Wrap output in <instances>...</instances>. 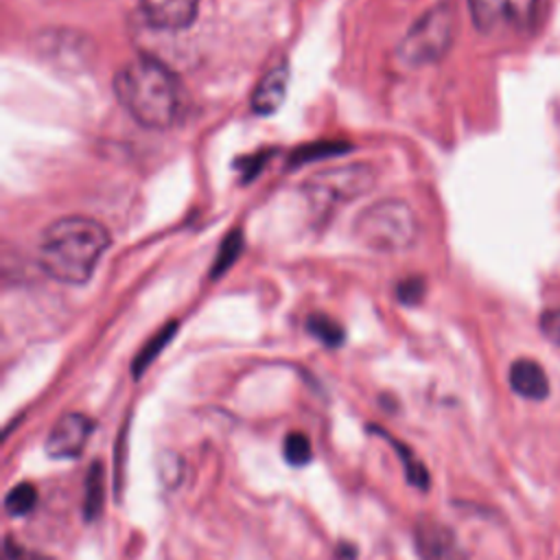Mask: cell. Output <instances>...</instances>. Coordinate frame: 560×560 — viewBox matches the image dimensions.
Listing matches in <instances>:
<instances>
[{
    "label": "cell",
    "instance_id": "6da1fadb",
    "mask_svg": "<svg viewBox=\"0 0 560 560\" xmlns=\"http://www.w3.org/2000/svg\"><path fill=\"white\" fill-rule=\"evenodd\" d=\"M114 94L122 109L147 129H171L184 112L182 81L153 57H136L118 68Z\"/></svg>",
    "mask_w": 560,
    "mask_h": 560
},
{
    "label": "cell",
    "instance_id": "7a4b0ae2",
    "mask_svg": "<svg viewBox=\"0 0 560 560\" xmlns=\"http://www.w3.org/2000/svg\"><path fill=\"white\" fill-rule=\"evenodd\" d=\"M109 247V232L90 217L72 214L50 223L37 245V262L46 276L63 284H83Z\"/></svg>",
    "mask_w": 560,
    "mask_h": 560
},
{
    "label": "cell",
    "instance_id": "3957f363",
    "mask_svg": "<svg viewBox=\"0 0 560 560\" xmlns=\"http://www.w3.org/2000/svg\"><path fill=\"white\" fill-rule=\"evenodd\" d=\"M357 238L374 252H402L418 236V223L411 208L400 199H383L368 206L354 223Z\"/></svg>",
    "mask_w": 560,
    "mask_h": 560
},
{
    "label": "cell",
    "instance_id": "277c9868",
    "mask_svg": "<svg viewBox=\"0 0 560 560\" xmlns=\"http://www.w3.org/2000/svg\"><path fill=\"white\" fill-rule=\"evenodd\" d=\"M455 35V13L448 4H435L424 11L407 31L398 55L407 66L435 63L446 55Z\"/></svg>",
    "mask_w": 560,
    "mask_h": 560
},
{
    "label": "cell",
    "instance_id": "5b68a950",
    "mask_svg": "<svg viewBox=\"0 0 560 560\" xmlns=\"http://www.w3.org/2000/svg\"><path fill=\"white\" fill-rule=\"evenodd\" d=\"M374 173L365 164L337 166L322 173H315L304 184V192L315 210H335L354 197L372 188Z\"/></svg>",
    "mask_w": 560,
    "mask_h": 560
},
{
    "label": "cell",
    "instance_id": "8992f818",
    "mask_svg": "<svg viewBox=\"0 0 560 560\" xmlns=\"http://www.w3.org/2000/svg\"><path fill=\"white\" fill-rule=\"evenodd\" d=\"M542 0H468L472 24L483 35H516L534 26Z\"/></svg>",
    "mask_w": 560,
    "mask_h": 560
},
{
    "label": "cell",
    "instance_id": "52a82bcc",
    "mask_svg": "<svg viewBox=\"0 0 560 560\" xmlns=\"http://www.w3.org/2000/svg\"><path fill=\"white\" fill-rule=\"evenodd\" d=\"M94 422L83 413L63 416L46 438V455L52 459H70L79 457L92 435Z\"/></svg>",
    "mask_w": 560,
    "mask_h": 560
},
{
    "label": "cell",
    "instance_id": "ba28073f",
    "mask_svg": "<svg viewBox=\"0 0 560 560\" xmlns=\"http://www.w3.org/2000/svg\"><path fill=\"white\" fill-rule=\"evenodd\" d=\"M416 549L420 560H466L455 534L435 521H420L416 525Z\"/></svg>",
    "mask_w": 560,
    "mask_h": 560
},
{
    "label": "cell",
    "instance_id": "9c48e42d",
    "mask_svg": "<svg viewBox=\"0 0 560 560\" xmlns=\"http://www.w3.org/2000/svg\"><path fill=\"white\" fill-rule=\"evenodd\" d=\"M201 0H140L144 20L162 31L188 28L199 11Z\"/></svg>",
    "mask_w": 560,
    "mask_h": 560
},
{
    "label": "cell",
    "instance_id": "30bf717a",
    "mask_svg": "<svg viewBox=\"0 0 560 560\" xmlns=\"http://www.w3.org/2000/svg\"><path fill=\"white\" fill-rule=\"evenodd\" d=\"M512 392L527 400H545L549 396V378L542 365L534 359H516L508 374Z\"/></svg>",
    "mask_w": 560,
    "mask_h": 560
},
{
    "label": "cell",
    "instance_id": "8fae6325",
    "mask_svg": "<svg viewBox=\"0 0 560 560\" xmlns=\"http://www.w3.org/2000/svg\"><path fill=\"white\" fill-rule=\"evenodd\" d=\"M287 85H289L287 63H278L271 70H267L252 94V109L260 116L273 114L287 94Z\"/></svg>",
    "mask_w": 560,
    "mask_h": 560
},
{
    "label": "cell",
    "instance_id": "7c38bea8",
    "mask_svg": "<svg viewBox=\"0 0 560 560\" xmlns=\"http://www.w3.org/2000/svg\"><path fill=\"white\" fill-rule=\"evenodd\" d=\"M105 501V481H103V466L101 462H92L88 477H85V497H83V516L85 521H94L101 516Z\"/></svg>",
    "mask_w": 560,
    "mask_h": 560
},
{
    "label": "cell",
    "instance_id": "4fadbf2b",
    "mask_svg": "<svg viewBox=\"0 0 560 560\" xmlns=\"http://www.w3.org/2000/svg\"><path fill=\"white\" fill-rule=\"evenodd\" d=\"M374 433H378L381 438H387L389 442H392V446L398 451V457H400V462L405 464V475H407V481L411 483V486H416V488H420V490H427L429 488V470H427V466L420 462V459H413V453L409 451V446H405V444H400L398 440H394L387 431H383V429H378V427H370Z\"/></svg>",
    "mask_w": 560,
    "mask_h": 560
},
{
    "label": "cell",
    "instance_id": "5bb4252c",
    "mask_svg": "<svg viewBox=\"0 0 560 560\" xmlns=\"http://www.w3.org/2000/svg\"><path fill=\"white\" fill-rule=\"evenodd\" d=\"M306 330H308L315 339H319L324 346H328V348H337V346H341L343 339H346L343 326H341L339 322H335L332 317L324 315V313H313V315H308V319H306Z\"/></svg>",
    "mask_w": 560,
    "mask_h": 560
},
{
    "label": "cell",
    "instance_id": "9a60e30c",
    "mask_svg": "<svg viewBox=\"0 0 560 560\" xmlns=\"http://www.w3.org/2000/svg\"><path fill=\"white\" fill-rule=\"evenodd\" d=\"M35 503H37V488L28 481L13 486L4 497V508H7V514L11 516L28 514L35 508Z\"/></svg>",
    "mask_w": 560,
    "mask_h": 560
},
{
    "label": "cell",
    "instance_id": "2e32d148",
    "mask_svg": "<svg viewBox=\"0 0 560 560\" xmlns=\"http://www.w3.org/2000/svg\"><path fill=\"white\" fill-rule=\"evenodd\" d=\"M175 330H177V322H171L168 326H164L140 352H138V357L133 359V376H140L144 370H147V365L162 352V348L171 341V337L175 335Z\"/></svg>",
    "mask_w": 560,
    "mask_h": 560
},
{
    "label": "cell",
    "instance_id": "e0dca14e",
    "mask_svg": "<svg viewBox=\"0 0 560 560\" xmlns=\"http://www.w3.org/2000/svg\"><path fill=\"white\" fill-rule=\"evenodd\" d=\"M282 453H284V459L293 466H304L313 459V448H311L308 438L304 433H298V431H291L284 438Z\"/></svg>",
    "mask_w": 560,
    "mask_h": 560
},
{
    "label": "cell",
    "instance_id": "ac0fdd59",
    "mask_svg": "<svg viewBox=\"0 0 560 560\" xmlns=\"http://www.w3.org/2000/svg\"><path fill=\"white\" fill-rule=\"evenodd\" d=\"M540 330L551 343L560 346V308H551L540 315Z\"/></svg>",
    "mask_w": 560,
    "mask_h": 560
},
{
    "label": "cell",
    "instance_id": "d6986e66",
    "mask_svg": "<svg viewBox=\"0 0 560 560\" xmlns=\"http://www.w3.org/2000/svg\"><path fill=\"white\" fill-rule=\"evenodd\" d=\"M422 291H424L422 280L411 278V280H405V282L398 287V298H400L405 304H416V302H420Z\"/></svg>",
    "mask_w": 560,
    "mask_h": 560
},
{
    "label": "cell",
    "instance_id": "ffe728a7",
    "mask_svg": "<svg viewBox=\"0 0 560 560\" xmlns=\"http://www.w3.org/2000/svg\"><path fill=\"white\" fill-rule=\"evenodd\" d=\"M4 560H52L33 551H26L24 547H20L18 542H13L11 538H7L4 542Z\"/></svg>",
    "mask_w": 560,
    "mask_h": 560
},
{
    "label": "cell",
    "instance_id": "44dd1931",
    "mask_svg": "<svg viewBox=\"0 0 560 560\" xmlns=\"http://www.w3.org/2000/svg\"><path fill=\"white\" fill-rule=\"evenodd\" d=\"M337 556L343 558V560H352V558H354V547L348 545V542H341V545L337 547Z\"/></svg>",
    "mask_w": 560,
    "mask_h": 560
}]
</instances>
